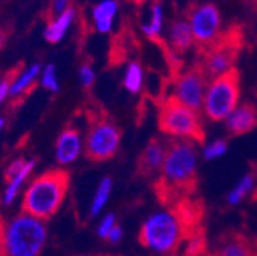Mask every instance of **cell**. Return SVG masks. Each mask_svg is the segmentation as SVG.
Here are the masks:
<instances>
[{
  "instance_id": "8fae6325",
  "label": "cell",
  "mask_w": 257,
  "mask_h": 256,
  "mask_svg": "<svg viewBox=\"0 0 257 256\" xmlns=\"http://www.w3.org/2000/svg\"><path fill=\"white\" fill-rule=\"evenodd\" d=\"M83 138L75 127H68L61 131L55 143V158L58 164L69 166L80 158L83 152Z\"/></svg>"
},
{
  "instance_id": "52a82bcc",
  "label": "cell",
  "mask_w": 257,
  "mask_h": 256,
  "mask_svg": "<svg viewBox=\"0 0 257 256\" xmlns=\"http://www.w3.org/2000/svg\"><path fill=\"white\" fill-rule=\"evenodd\" d=\"M240 36V33L231 28L227 34L220 36L211 46L204 49V60L201 61V66L204 68L208 80H214L216 77L233 69L242 46Z\"/></svg>"
},
{
  "instance_id": "d590c367",
  "label": "cell",
  "mask_w": 257,
  "mask_h": 256,
  "mask_svg": "<svg viewBox=\"0 0 257 256\" xmlns=\"http://www.w3.org/2000/svg\"><path fill=\"white\" fill-rule=\"evenodd\" d=\"M132 2H135V4H141V2H144V0H132Z\"/></svg>"
},
{
  "instance_id": "9c48e42d",
  "label": "cell",
  "mask_w": 257,
  "mask_h": 256,
  "mask_svg": "<svg viewBox=\"0 0 257 256\" xmlns=\"http://www.w3.org/2000/svg\"><path fill=\"white\" fill-rule=\"evenodd\" d=\"M188 25L195 40L204 51L220 37V14L211 4L193 5L188 13Z\"/></svg>"
},
{
  "instance_id": "7a4b0ae2",
  "label": "cell",
  "mask_w": 257,
  "mask_h": 256,
  "mask_svg": "<svg viewBox=\"0 0 257 256\" xmlns=\"http://www.w3.org/2000/svg\"><path fill=\"white\" fill-rule=\"evenodd\" d=\"M48 241L43 219L22 212L4 222L0 256H40Z\"/></svg>"
},
{
  "instance_id": "f546056e",
  "label": "cell",
  "mask_w": 257,
  "mask_h": 256,
  "mask_svg": "<svg viewBox=\"0 0 257 256\" xmlns=\"http://www.w3.org/2000/svg\"><path fill=\"white\" fill-rule=\"evenodd\" d=\"M11 78H13V75L10 74V75L4 77L2 83H0V105H2V103L7 100L8 95H10V84H11Z\"/></svg>"
},
{
  "instance_id": "d6986e66",
  "label": "cell",
  "mask_w": 257,
  "mask_h": 256,
  "mask_svg": "<svg viewBox=\"0 0 257 256\" xmlns=\"http://www.w3.org/2000/svg\"><path fill=\"white\" fill-rule=\"evenodd\" d=\"M170 42L176 52H185L193 45V34L188 22L185 20H176L172 23L170 28Z\"/></svg>"
},
{
  "instance_id": "9a60e30c",
  "label": "cell",
  "mask_w": 257,
  "mask_h": 256,
  "mask_svg": "<svg viewBox=\"0 0 257 256\" xmlns=\"http://www.w3.org/2000/svg\"><path fill=\"white\" fill-rule=\"evenodd\" d=\"M42 74L40 65H32L26 69H23L20 74H13L11 84H10V95L13 99L26 95L32 88L36 86L37 77Z\"/></svg>"
},
{
  "instance_id": "4dcf8cb0",
  "label": "cell",
  "mask_w": 257,
  "mask_h": 256,
  "mask_svg": "<svg viewBox=\"0 0 257 256\" xmlns=\"http://www.w3.org/2000/svg\"><path fill=\"white\" fill-rule=\"evenodd\" d=\"M121 238H122V229L116 224V226L110 230V233H109V236H107V241L112 242V244H116V242L121 241Z\"/></svg>"
},
{
  "instance_id": "4316f807",
  "label": "cell",
  "mask_w": 257,
  "mask_h": 256,
  "mask_svg": "<svg viewBox=\"0 0 257 256\" xmlns=\"http://www.w3.org/2000/svg\"><path fill=\"white\" fill-rule=\"evenodd\" d=\"M80 80L84 88H90L95 81V72L87 63H84V65L80 68Z\"/></svg>"
},
{
  "instance_id": "4fadbf2b",
  "label": "cell",
  "mask_w": 257,
  "mask_h": 256,
  "mask_svg": "<svg viewBox=\"0 0 257 256\" xmlns=\"http://www.w3.org/2000/svg\"><path fill=\"white\" fill-rule=\"evenodd\" d=\"M227 129L233 135H243L257 127V106L252 103L239 105L227 118H225Z\"/></svg>"
},
{
  "instance_id": "603a6c76",
  "label": "cell",
  "mask_w": 257,
  "mask_h": 256,
  "mask_svg": "<svg viewBox=\"0 0 257 256\" xmlns=\"http://www.w3.org/2000/svg\"><path fill=\"white\" fill-rule=\"evenodd\" d=\"M141 84H143V69H141V66H140V63L134 61V63H131V65H128L127 69H125L124 88H125L128 92L137 94V92H140Z\"/></svg>"
},
{
  "instance_id": "7402d4cb",
  "label": "cell",
  "mask_w": 257,
  "mask_h": 256,
  "mask_svg": "<svg viewBox=\"0 0 257 256\" xmlns=\"http://www.w3.org/2000/svg\"><path fill=\"white\" fill-rule=\"evenodd\" d=\"M161 28H163V8H161L159 2H155L152 7V20L149 25L143 26V31L149 39L158 40L161 34Z\"/></svg>"
},
{
  "instance_id": "3957f363",
  "label": "cell",
  "mask_w": 257,
  "mask_h": 256,
  "mask_svg": "<svg viewBox=\"0 0 257 256\" xmlns=\"http://www.w3.org/2000/svg\"><path fill=\"white\" fill-rule=\"evenodd\" d=\"M69 189V174L51 170L34 178L26 187L22 207L23 212L40 219L51 218L63 204Z\"/></svg>"
},
{
  "instance_id": "e575fe53",
  "label": "cell",
  "mask_w": 257,
  "mask_h": 256,
  "mask_svg": "<svg viewBox=\"0 0 257 256\" xmlns=\"http://www.w3.org/2000/svg\"><path fill=\"white\" fill-rule=\"evenodd\" d=\"M4 37H5V36L2 34V31H0V46H2V42H4Z\"/></svg>"
},
{
  "instance_id": "2e32d148",
  "label": "cell",
  "mask_w": 257,
  "mask_h": 256,
  "mask_svg": "<svg viewBox=\"0 0 257 256\" xmlns=\"http://www.w3.org/2000/svg\"><path fill=\"white\" fill-rule=\"evenodd\" d=\"M34 167H36V161H34V159H26V164L23 166V169L19 174H16L14 177H11V178L7 180V187H5L4 195H2V203L5 206H10V204L14 203V200L20 194L22 187L25 186V183L31 177L32 170H34Z\"/></svg>"
},
{
  "instance_id": "484cf974",
  "label": "cell",
  "mask_w": 257,
  "mask_h": 256,
  "mask_svg": "<svg viewBox=\"0 0 257 256\" xmlns=\"http://www.w3.org/2000/svg\"><path fill=\"white\" fill-rule=\"evenodd\" d=\"M115 226H116V218H115V215H113V213H107V215L101 219V222L98 224V229H96V233H98V236H100L101 239H107L110 230H112Z\"/></svg>"
},
{
  "instance_id": "f1b7e54d",
  "label": "cell",
  "mask_w": 257,
  "mask_h": 256,
  "mask_svg": "<svg viewBox=\"0 0 257 256\" xmlns=\"http://www.w3.org/2000/svg\"><path fill=\"white\" fill-rule=\"evenodd\" d=\"M25 164H26V159L25 158H17V159H14V161H11L10 166L7 167V172H5L7 180L11 178V177H14L16 174H19L23 169Z\"/></svg>"
},
{
  "instance_id": "5b68a950",
  "label": "cell",
  "mask_w": 257,
  "mask_h": 256,
  "mask_svg": "<svg viewBox=\"0 0 257 256\" xmlns=\"http://www.w3.org/2000/svg\"><path fill=\"white\" fill-rule=\"evenodd\" d=\"M158 126L161 132L188 140L193 143H204L205 131L199 114L182 105L175 95L169 97L159 109Z\"/></svg>"
},
{
  "instance_id": "5bb4252c",
  "label": "cell",
  "mask_w": 257,
  "mask_h": 256,
  "mask_svg": "<svg viewBox=\"0 0 257 256\" xmlns=\"http://www.w3.org/2000/svg\"><path fill=\"white\" fill-rule=\"evenodd\" d=\"M213 256H257V241L242 233H230L222 238Z\"/></svg>"
},
{
  "instance_id": "ac0fdd59",
  "label": "cell",
  "mask_w": 257,
  "mask_h": 256,
  "mask_svg": "<svg viewBox=\"0 0 257 256\" xmlns=\"http://www.w3.org/2000/svg\"><path fill=\"white\" fill-rule=\"evenodd\" d=\"M116 11H118V4L115 0H103L101 4L96 5L92 11L96 31H100L103 34L109 33L112 29V23L116 16Z\"/></svg>"
},
{
  "instance_id": "cb8c5ba5",
  "label": "cell",
  "mask_w": 257,
  "mask_h": 256,
  "mask_svg": "<svg viewBox=\"0 0 257 256\" xmlns=\"http://www.w3.org/2000/svg\"><path fill=\"white\" fill-rule=\"evenodd\" d=\"M40 83L45 89H48L51 92H58L60 84H58V78H57V68L54 65H48L42 69Z\"/></svg>"
},
{
  "instance_id": "30bf717a",
  "label": "cell",
  "mask_w": 257,
  "mask_h": 256,
  "mask_svg": "<svg viewBox=\"0 0 257 256\" xmlns=\"http://www.w3.org/2000/svg\"><path fill=\"white\" fill-rule=\"evenodd\" d=\"M208 77L201 66H191L185 72H182L175 84V97L195 112H201L204 109V100L207 94Z\"/></svg>"
},
{
  "instance_id": "6da1fadb",
  "label": "cell",
  "mask_w": 257,
  "mask_h": 256,
  "mask_svg": "<svg viewBox=\"0 0 257 256\" xmlns=\"http://www.w3.org/2000/svg\"><path fill=\"white\" fill-rule=\"evenodd\" d=\"M198 158L193 141L175 140L167 147L163 177L156 184L158 200L176 204L182 197L195 194L198 187Z\"/></svg>"
},
{
  "instance_id": "1f68e13d",
  "label": "cell",
  "mask_w": 257,
  "mask_h": 256,
  "mask_svg": "<svg viewBox=\"0 0 257 256\" xmlns=\"http://www.w3.org/2000/svg\"><path fill=\"white\" fill-rule=\"evenodd\" d=\"M246 4H248L254 11H257V0H246Z\"/></svg>"
},
{
  "instance_id": "277c9868",
  "label": "cell",
  "mask_w": 257,
  "mask_h": 256,
  "mask_svg": "<svg viewBox=\"0 0 257 256\" xmlns=\"http://www.w3.org/2000/svg\"><path fill=\"white\" fill-rule=\"evenodd\" d=\"M184 239H191V235L173 209L150 215L140 230V242L161 256L175 254Z\"/></svg>"
},
{
  "instance_id": "d6a6232c",
  "label": "cell",
  "mask_w": 257,
  "mask_h": 256,
  "mask_svg": "<svg viewBox=\"0 0 257 256\" xmlns=\"http://www.w3.org/2000/svg\"><path fill=\"white\" fill-rule=\"evenodd\" d=\"M4 127H5V118L0 117V132L4 131Z\"/></svg>"
},
{
  "instance_id": "44dd1931",
  "label": "cell",
  "mask_w": 257,
  "mask_h": 256,
  "mask_svg": "<svg viewBox=\"0 0 257 256\" xmlns=\"http://www.w3.org/2000/svg\"><path fill=\"white\" fill-rule=\"evenodd\" d=\"M110 192H112V180L109 177L103 178L101 183L98 184L95 190V195H93V200H92V204H90V215L92 216H96L103 207L106 206L109 197H110Z\"/></svg>"
},
{
  "instance_id": "8d00e7d4",
  "label": "cell",
  "mask_w": 257,
  "mask_h": 256,
  "mask_svg": "<svg viewBox=\"0 0 257 256\" xmlns=\"http://www.w3.org/2000/svg\"><path fill=\"white\" fill-rule=\"evenodd\" d=\"M2 80H4V77H0V83H2Z\"/></svg>"
},
{
  "instance_id": "74e56055",
  "label": "cell",
  "mask_w": 257,
  "mask_h": 256,
  "mask_svg": "<svg viewBox=\"0 0 257 256\" xmlns=\"http://www.w3.org/2000/svg\"><path fill=\"white\" fill-rule=\"evenodd\" d=\"M202 256H204V254H202Z\"/></svg>"
},
{
  "instance_id": "e0dca14e",
  "label": "cell",
  "mask_w": 257,
  "mask_h": 256,
  "mask_svg": "<svg viewBox=\"0 0 257 256\" xmlns=\"http://www.w3.org/2000/svg\"><path fill=\"white\" fill-rule=\"evenodd\" d=\"M74 19H75V8L71 7L68 11H64L61 16H58L57 19H54L48 23V26L45 28V34H43L45 39L49 43H58L64 36H66Z\"/></svg>"
},
{
  "instance_id": "d4e9b609",
  "label": "cell",
  "mask_w": 257,
  "mask_h": 256,
  "mask_svg": "<svg viewBox=\"0 0 257 256\" xmlns=\"http://www.w3.org/2000/svg\"><path fill=\"white\" fill-rule=\"evenodd\" d=\"M228 147V143L225 140H217V141H213L211 144H208L205 149H204V158L205 159H214L220 155L225 153Z\"/></svg>"
},
{
  "instance_id": "7c38bea8",
  "label": "cell",
  "mask_w": 257,
  "mask_h": 256,
  "mask_svg": "<svg viewBox=\"0 0 257 256\" xmlns=\"http://www.w3.org/2000/svg\"><path fill=\"white\" fill-rule=\"evenodd\" d=\"M166 155H167V147L163 141L158 138L150 140V143L146 146V149L138 158V164H137L138 174H141L143 177H150L158 170H161L164 166Z\"/></svg>"
},
{
  "instance_id": "836d02e7",
  "label": "cell",
  "mask_w": 257,
  "mask_h": 256,
  "mask_svg": "<svg viewBox=\"0 0 257 256\" xmlns=\"http://www.w3.org/2000/svg\"><path fill=\"white\" fill-rule=\"evenodd\" d=\"M2 227H4V221H2V216H0V235H2Z\"/></svg>"
},
{
  "instance_id": "ffe728a7",
  "label": "cell",
  "mask_w": 257,
  "mask_h": 256,
  "mask_svg": "<svg viewBox=\"0 0 257 256\" xmlns=\"http://www.w3.org/2000/svg\"><path fill=\"white\" fill-rule=\"evenodd\" d=\"M257 187V172L255 170H251L248 172L240 181L239 184L230 192L228 195V203L231 206H236L239 203H242L249 194H254V190Z\"/></svg>"
},
{
  "instance_id": "83f0119b",
  "label": "cell",
  "mask_w": 257,
  "mask_h": 256,
  "mask_svg": "<svg viewBox=\"0 0 257 256\" xmlns=\"http://www.w3.org/2000/svg\"><path fill=\"white\" fill-rule=\"evenodd\" d=\"M69 8H71L69 0H52V4H51V20L57 19L64 11H68Z\"/></svg>"
},
{
  "instance_id": "8992f818",
  "label": "cell",
  "mask_w": 257,
  "mask_h": 256,
  "mask_svg": "<svg viewBox=\"0 0 257 256\" xmlns=\"http://www.w3.org/2000/svg\"><path fill=\"white\" fill-rule=\"evenodd\" d=\"M240 97V74L236 68L230 69L211 80L205 100L204 111L211 121L227 118L236 108Z\"/></svg>"
},
{
  "instance_id": "ba28073f",
  "label": "cell",
  "mask_w": 257,
  "mask_h": 256,
  "mask_svg": "<svg viewBox=\"0 0 257 256\" xmlns=\"http://www.w3.org/2000/svg\"><path fill=\"white\" fill-rule=\"evenodd\" d=\"M121 131L107 118H96L90 123L86 137V155L92 161L110 159L119 147Z\"/></svg>"
}]
</instances>
